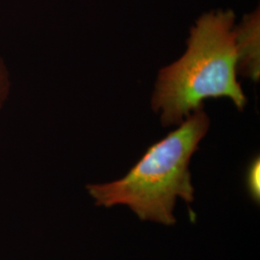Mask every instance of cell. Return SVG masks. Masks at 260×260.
I'll list each match as a JSON object with an SVG mask.
<instances>
[{
	"label": "cell",
	"instance_id": "obj_1",
	"mask_svg": "<svg viewBox=\"0 0 260 260\" xmlns=\"http://www.w3.org/2000/svg\"><path fill=\"white\" fill-rule=\"evenodd\" d=\"M234 20L232 10L204 14L191 28L184 55L159 72L151 104L164 125L181 123L207 99L229 98L243 110Z\"/></svg>",
	"mask_w": 260,
	"mask_h": 260
},
{
	"label": "cell",
	"instance_id": "obj_4",
	"mask_svg": "<svg viewBox=\"0 0 260 260\" xmlns=\"http://www.w3.org/2000/svg\"><path fill=\"white\" fill-rule=\"evenodd\" d=\"M260 161L259 157H255L251 161L247 170L246 184L248 192L254 203H259L260 200Z\"/></svg>",
	"mask_w": 260,
	"mask_h": 260
},
{
	"label": "cell",
	"instance_id": "obj_2",
	"mask_svg": "<svg viewBox=\"0 0 260 260\" xmlns=\"http://www.w3.org/2000/svg\"><path fill=\"white\" fill-rule=\"evenodd\" d=\"M210 120L203 108L191 113L164 139L153 144L124 177L87 185L96 206L125 205L141 221L173 225L177 199L195 200L189 164Z\"/></svg>",
	"mask_w": 260,
	"mask_h": 260
},
{
	"label": "cell",
	"instance_id": "obj_3",
	"mask_svg": "<svg viewBox=\"0 0 260 260\" xmlns=\"http://www.w3.org/2000/svg\"><path fill=\"white\" fill-rule=\"evenodd\" d=\"M259 10L246 15L234 28V42L237 54V73L253 81L259 79Z\"/></svg>",
	"mask_w": 260,
	"mask_h": 260
},
{
	"label": "cell",
	"instance_id": "obj_5",
	"mask_svg": "<svg viewBox=\"0 0 260 260\" xmlns=\"http://www.w3.org/2000/svg\"><path fill=\"white\" fill-rule=\"evenodd\" d=\"M12 91V76L4 58L0 55V111L9 100Z\"/></svg>",
	"mask_w": 260,
	"mask_h": 260
}]
</instances>
